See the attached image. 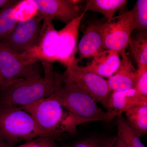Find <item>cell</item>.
Masks as SVG:
<instances>
[{"label": "cell", "mask_w": 147, "mask_h": 147, "mask_svg": "<svg viewBox=\"0 0 147 147\" xmlns=\"http://www.w3.org/2000/svg\"><path fill=\"white\" fill-rule=\"evenodd\" d=\"M44 76L18 79L0 91V106L24 107L49 97L60 88L65 72L55 74L53 63H42Z\"/></svg>", "instance_id": "6da1fadb"}, {"label": "cell", "mask_w": 147, "mask_h": 147, "mask_svg": "<svg viewBox=\"0 0 147 147\" xmlns=\"http://www.w3.org/2000/svg\"><path fill=\"white\" fill-rule=\"evenodd\" d=\"M21 108L31 115L45 136L55 139L65 133L73 134L79 125L89 122L73 115L50 96Z\"/></svg>", "instance_id": "7a4b0ae2"}, {"label": "cell", "mask_w": 147, "mask_h": 147, "mask_svg": "<svg viewBox=\"0 0 147 147\" xmlns=\"http://www.w3.org/2000/svg\"><path fill=\"white\" fill-rule=\"evenodd\" d=\"M50 96L58 100L73 115L90 122L108 123L115 117L103 110L88 93L66 79L62 86Z\"/></svg>", "instance_id": "3957f363"}, {"label": "cell", "mask_w": 147, "mask_h": 147, "mask_svg": "<svg viewBox=\"0 0 147 147\" xmlns=\"http://www.w3.org/2000/svg\"><path fill=\"white\" fill-rule=\"evenodd\" d=\"M0 136L14 145L45 137L30 115L17 106H0Z\"/></svg>", "instance_id": "277c9868"}, {"label": "cell", "mask_w": 147, "mask_h": 147, "mask_svg": "<svg viewBox=\"0 0 147 147\" xmlns=\"http://www.w3.org/2000/svg\"><path fill=\"white\" fill-rule=\"evenodd\" d=\"M36 63L0 42V91L18 79L42 76Z\"/></svg>", "instance_id": "5b68a950"}, {"label": "cell", "mask_w": 147, "mask_h": 147, "mask_svg": "<svg viewBox=\"0 0 147 147\" xmlns=\"http://www.w3.org/2000/svg\"><path fill=\"white\" fill-rule=\"evenodd\" d=\"M78 62V59H75L67 67L65 71L66 79L88 93L106 109L111 92L107 80L79 66Z\"/></svg>", "instance_id": "8992f818"}, {"label": "cell", "mask_w": 147, "mask_h": 147, "mask_svg": "<svg viewBox=\"0 0 147 147\" xmlns=\"http://www.w3.org/2000/svg\"><path fill=\"white\" fill-rule=\"evenodd\" d=\"M102 25L105 50L115 51L120 56L125 54L131 32L135 29L130 11L114 16Z\"/></svg>", "instance_id": "52a82bcc"}, {"label": "cell", "mask_w": 147, "mask_h": 147, "mask_svg": "<svg viewBox=\"0 0 147 147\" xmlns=\"http://www.w3.org/2000/svg\"><path fill=\"white\" fill-rule=\"evenodd\" d=\"M42 21L38 12L28 19L20 21L10 35L0 42L20 55L26 53L35 45Z\"/></svg>", "instance_id": "ba28073f"}, {"label": "cell", "mask_w": 147, "mask_h": 147, "mask_svg": "<svg viewBox=\"0 0 147 147\" xmlns=\"http://www.w3.org/2000/svg\"><path fill=\"white\" fill-rule=\"evenodd\" d=\"M59 35L53 21L43 19L40 32L36 43L31 50L24 55L31 59L37 62H53L56 61Z\"/></svg>", "instance_id": "9c48e42d"}, {"label": "cell", "mask_w": 147, "mask_h": 147, "mask_svg": "<svg viewBox=\"0 0 147 147\" xmlns=\"http://www.w3.org/2000/svg\"><path fill=\"white\" fill-rule=\"evenodd\" d=\"M42 19L57 20L64 24L79 17L83 12L77 3L81 1L71 0H32Z\"/></svg>", "instance_id": "30bf717a"}, {"label": "cell", "mask_w": 147, "mask_h": 147, "mask_svg": "<svg viewBox=\"0 0 147 147\" xmlns=\"http://www.w3.org/2000/svg\"><path fill=\"white\" fill-rule=\"evenodd\" d=\"M86 12L58 31L59 43L56 61L68 67L75 60L79 27Z\"/></svg>", "instance_id": "8fae6325"}, {"label": "cell", "mask_w": 147, "mask_h": 147, "mask_svg": "<svg viewBox=\"0 0 147 147\" xmlns=\"http://www.w3.org/2000/svg\"><path fill=\"white\" fill-rule=\"evenodd\" d=\"M120 64L115 73L107 80L111 92L134 89L139 75L126 53L121 55Z\"/></svg>", "instance_id": "7c38bea8"}, {"label": "cell", "mask_w": 147, "mask_h": 147, "mask_svg": "<svg viewBox=\"0 0 147 147\" xmlns=\"http://www.w3.org/2000/svg\"><path fill=\"white\" fill-rule=\"evenodd\" d=\"M78 48L81 59L94 57L105 50L102 24H89L79 42Z\"/></svg>", "instance_id": "4fadbf2b"}, {"label": "cell", "mask_w": 147, "mask_h": 147, "mask_svg": "<svg viewBox=\"0 0 147 147\" xmlns=\"http://www.w3.org/2000/svg\"><path fill=\"white\" fill-rule=\"evenodd\" d=\"M120 55L115 51L105 50L96 55L89 64L84 67L102 78H110L118 69Z\"/></svg>", "instance_id": "5bb4252c"}, {"label": "cell", "mask_w": 147, "mask_h": 147, "mask_svg": "<svg viewBox=\"0 0 147 147\" xmlns=\"http://www.w3.org/2000/svg\"><path fill=\"white\" fill-rule=\"evenodd\" d=\"M143 103H147V101L139 95L135 89L113 91L108 97L106 110L116 117L134 105Z\"/></svg>", "instance_id": "9a60e30c"}, {"label": "cell", "mask_w": 147, "mask_h": 147, "mask_svg": "<svg viewBox=\"0 0 147 147\" xmlns=\"http://www.w3.org/2000/svg\"><path fill=\"white\" fill-rule=\"evenodd\" d=\"M127 122L139 137L147 133V103H140L125 112Z\"/></svg>", "instance_id": "2e32d148"}, {"label": "cell", "mask_w": 147, "mask_h": 147, "mask_svg": "<svg viewBox=\"0 0 147 147\" xmlns=\"http://www.w3.org/2000/svg\"><path fill=\"white\" fill-rule=\"evenodd\" d=\"M18 1L9 0L0 9V42L10 35L19 22L15 13Z\"/></svg>", "instance_id": "e0dca14e"}, {"label": "cell", "mask_w": 147, "mask_h": 147, "mask_svg": "<svg viewBox=\"0 0 147 147\" xmlns=\"http://www.w3.org/2000/svg\"><path fill=\"white\" fill-rule=\"evenodd\" d=\"M127 0H88L84 12L88 11L104 15L108 21L113 18L116 12L127 3Z\"/></svg>", "instance_id": "ac0fdd59"}, {"label": "cell", "mask_w": 147, "mask_h": 147, "mask_svg": "<svg viewBox=\"0 0 147 147\" xmlns=\"http://www.w3.org/2000/svg\"><path fill=\"white\" fill-rule=\"evenodd\" d=\"M129 45L138 66V70L147 69V38L146 34L138 35L131 38Z\"/></svg>", "instance_id": "d6986e66"}, {"label": "cell", "mask_w": 147, "mask_h": 147, "mask_svg": "<svg viewBox=\"0 0 147 147\" xmlns=\"http://www.w3.org/2000/svg\"><path fill=\"white\" fill-rule=\"evenodd\" d=\"M117 117V136L123 142L126 147H146L140 141V137L129 126L122 115Z\"/></svg>", "instance_id": "ffe728a7"}, {"label": "cell", "mask_w": 147, "mask_h": 147, "mask_svg": "<svg viewBox=\"0 0 147 147\" xmlns=\"http://www.w3.org/2000/svg\"><path fill=\"white\" fill-rule=\"evenodd\" d=\"M134 21L135 29L146 30L147 1L138 0L134 7L129 11Z\"/></svg>", "instance_id": "44dd1931"}, {"label": "cell", "mask_w": 147, "mask_h": 147, "mask_svg": "<svg viewBox=\"0 0 147 147\" xmlns=\"http://www.w3.org/2000/svg\"><path fill=\"white\" fill-rule=\"evenodd\" d=\"M117 140V136H94L81 140L72 147H113Z\"/></svg>", "instance_id": "7402d4cb"}, {"label": "cell", "mask_w": 147, "mask_h": 147, "mask_svg": "<svg viewBox=\"0 0 147 147\" xmlns=\"http://www.w3.org/2000/svg\"><path fill=\"white\" fill-rule=\"evenodd\" d=\"M16 147H59L56 139L50 136L38 137L27 141Z\"/></svg>", "instance_id": "603a6c76"}, {"label": "cell", "mask_w": 147, "mask_h": 147, "mask_svg": "<svg viewBox=\"0 0 147 147\" xmlns=\"http://www.w3.org/2000/svg\"><path fill=\"white\" fill-rule=\"evenodd\" d=\"M138 70L139 75L134 89L144 100L147 101V69Z\"/></svg>", "instance_id": "cb8c5ba5"}, {"label": "cell", "mask_w": 147, "mask_h": 147, "mask_svg": "<svg viewBox=\"0 0 147 147\" xmlns=\"http://www.w3.org/2000/svg\"><path fill=\"white\" fill-rule=\"evenodd\" d=\"M14 145L9 144L0 136V147H13Z\"/></svg>", "instance_id": "d4e9b609"}, {"label": "cell", "mask_w": 147, "mask_h": 147, "mask_svg": "<svg viewBox=\"0 0 147 147\" xmlns=\"http://www.w3.org/2000/svg\"><path fill=\"white\" fill-rule=\"evenodd\" d=\"M113 147H126L123 142L117 136V140Z\"/></svg>", "instance_id": "484cf974"}, {"label": "cell", "mask_w": 147, "mask_h": 147, "mask_svg": "<svg viewBox=\"0 0 147 147\" xmlns=\"http://www.w3.org/2000/svg\"><path fill=\"white\" fill-rule=\"evenodd\" d=\"M9 1V0H0V9L5 5Z\"/></svg>", "instance_id": "4316f807"}]
</instances>
